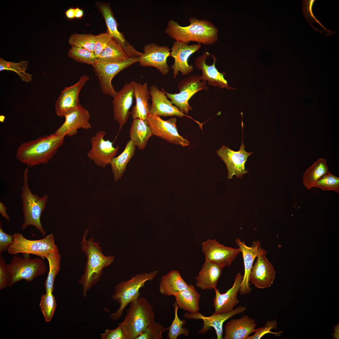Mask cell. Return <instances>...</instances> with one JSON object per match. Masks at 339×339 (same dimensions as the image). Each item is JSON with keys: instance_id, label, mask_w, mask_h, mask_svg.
I'll return each mask as SVG.
<instances>
[{"instance_id": "6da1fadb", "label": "cell", "mask_w": 339, "mask_h": 339, "mask_svg": "<svg viewBox=\"0 0 339 339\" xmlns=\"http://www.w3.org/2000/svg\"><path fill=\"white\" fill-rule=\"evenodd\" d=\"M188 21L189 25L183 26L170 19L165 32L175 41L181 43L194 41L211 45L218 40V30L210 21L195 17L190 18Z\"/></svg>"}, {"instance_id": "7a4b0ae2", "label": "cell", "mask_w": 339, "mask_h": 339, "mask_svg": "<svg viewBox=\"0 0 339 339\" xmlns=\"http://www.w3.org/2000/svg\"><path fill=\"white\" fill-rule=\"evenodd\" d=\"M65 136L54 133L24 142L17 150V158L28 167L47 164L63 144Z\"/></svg>"}, {"instance_id": "3957f363", "label": "cell", "mask_w": 339, "mask_h": 339, "mask_svg": "<svg viewBox=\"0 0 339 339\" xmlns=\"http://www.w3.org/2000/svg\"><path fill=\"white\" fill-rule=\"evenodd\" d=\"M89 232L87 229L85 230L81 241V250L87 257L84 273L79 281L82 285L84 297L88 291L99 281L103 268L110 265L114 260V256L104 255L99 243L94 242L93 238L86 239Z\"/></svg>"}, {"instance_id": "277c9868", "label": "cell", "mask_w": 339, "mask_h": 339, "mask_svg": "<svg viewBox=\"0 0 339 339\" xmlns=\"http://www.w3.org/2000/svg\"><path fill=\"white\" fill-rule=\"evenodd\" d=\"M153 308L144 298L130 303L123 320L119 324L126 339H136L154 322Z\"/></svg>"}, {"instance_id": "5b68a950", "label": "cell", "mask_w": 339, "mask_h": 339, "mask_svg": "<svg viewBox=\"0 0 339 339\" xmlns=\"http://www.w3.org/2000/svg\"><path fill=\"white\" fill-rule=\"evenodd\" d=\"M28 170L27 167L24 172L23 185L21 188L20 196L24 220L21 225V229L24 230L28 226L32 225L45 236L46 232L41 224L40 217L45 210L48 196L45 194L42 197H40L37 194L32 192L29 186Z\"/></svg>"}, {"instance_id": "8992f818", "label": "cell", "mask_w": 339, "mask_h": 339, "mask_svg": "<svg viewBox=\"0 0 339 339\" xmlns=\"http://www.w3.org/2000/svg\"><path fill=\"white\" fill-rule=\"evenodd\" d=\"M158 272L159 271L156 270L148 273L136 274L131 279L122 281L115 286L111 298L120 304V307L110 315V318L113 320L119 319L127 305L139 297L140 288L144 287L146 281L153 280Z\"/></svg>"}, {"instance_id": "52a82bcc", "label": "cell", "mask_w": 339, "mask_h": 339, "mask_svg": "<svg viewBox=\"0 0 339 339\" xmlns=\"http://www.w3.org/2000/svg\"><path fill=\"white\" fill-rule=\"evenodd\" d=\"M43 259L40 257L31 259L30 254H23V257L14 255L10 263L7 264L9 276L8 287H11L23 280L31 282L45 274L47 268Z\"/></svg>"}, {"instance_id": "ba28073f", "label": "cell", "mask_w": 339, "mask_h": 339, "mask_svg": "<svg viewBox=\"0 0 339 339\" xmlns=\"http://www.w3.org/2000/svg\"><path fill=\"white\" fill-rule=\"evenodd\" d=\"M55 238L50 234L45 238L37 240L28 239L19 233L13 234V241L7 250L9 254L19 253L35 255L43 259L48 254L58 252L55 243Z\"/></svg>"}, {"instance_id": "9c48e42d", "label": "cell", "mask_w": 339, "mask_h": 339, "mask_svg": "<svg viewBox=\"0 0 339 339\" xmlns=\"http://www.w3.org/2000/svg\"><path fill=\"white\" fill-rule=\"evenodd\" d=\"M139 58L129 57L124 61L116 62H97L93 66L94 73L98 78L102 92L113 98L117 93L111 84L113 78L119 73L135 62Z\"/></svg>"}, {"instance_id": "30bf717a", "label": "cell", "mask_w": 339, "mask_h": 339, "mask_svg": "<svg viewBox=\"0 0 339 339\" xmlns=\"http://www.w3.org/2000/svg\"><path fill=\"white\" fill-rule=\"evenodd\" d=\"M153 135L160 137L175 145L182 147L189 145V141L180 135L178 131L175 117L164 120L160 116L149 113L145 120Z\"/></svg>"}, {"instance_id": "8fae6325", "label": "cell", "mask_w": 339, "mask_h": 339, "mask_svg": "<svg viewBox=\"0 0 339 339\" xmlns=\"http://www.w3.org/2000/svg\"><path fill=\"white\" fill-rule=\"evenodd\" d=\"M106 134L105 131L100 130L91 138V148L87 154L88 157L95 164L103 168L110 164L119 149L118 146H113V142L104 139Z\"/></svg>"}, {"instance_id": "7c38bea8", "label": "cell", "mask_w": 339, "mask_h": 339, "mask_svg": "<svg viewBox=\"0 0 339 339\" xmlns=\"http://www.w3.org/2000/svg\"><path fill=\"white\" fill-rule=\"evenodd\" d=\"M201 76H192L180 82L178 86L180 92L170 94L165 92L167 97L183 113L188 114L192 109L188 104L190 98L197 92L206 87L205 82L202 81Z\"/></svg>"}, {"instance_id": "4fadbf2b", "label": "cell", "mask_w": 339, "mask_h": 339, "mask_svg": "<svg viewBox=\"0 0 339 339\" xmlns=\"http://www.w3.org/2000/svg\"><path fill=\"white\" fill-rule=\"evenodd\" d=\"M245 145L243 143V136L242 142L238 151H235L224 145L216 151L217 154L225 163L227 169V178L232 179L235 175L238 178H241L243 175L248 172L245 170V163L248 157L253 152H248L245 149Z\"/></svg>"}, {"instance_id": "5bb4252c", "label": "cell", "mask_w": 339, "mask_h": 339, "mask_svg": "<svg viewBox=\"0 0 339 339\" xmlns=\"http://www.w3.org/2000/svg\"><path fill=\"white\" fill-rule=\"evenodd\" d=\"M89 79L87 75H83L76 83L65 87L61 92L55 105L56 113L58 116L64 117L80 106L78 99L79 94Z\"/></svg>"}, {"instance_id": "9a60e30c", "label": "cell", "mask_w": 339, "mask_h": 339, "mask_svg": "<svg viewBox=\"0 0 339 339\" xmlns=\"http://www.w3.org/2000/svg\"><path fill=\"white\" fill-rule=\"evenodd\" d=\"M202 250L205 260L216 263L223 268L230 266L240 253L239 249H234L221 245L214 239H208L202 243Z\"/></svg>"}, {"instance_id": "2e32d148", "label": "cell", "mask_w": 339, "mask_h": 339, "mask_svg": "<svg viewBox=\"0 0 339 339\" xmlns=\"http://www.w3.org/2000/svg\"><path fill=\"white\" fill-rule=\"evenodd\" d=\"M143 50L144 53L138 59L140 66L155 67L163 75L168 73L169 69L167 60L170 55V49L168 46L150 43L146 45Z\"/></svg>"}, {"instance_id": "e0dca14e", "label": "cell", "mask_w": 339, "mask_h": 339, "mask_svg": "<svg viewBox=\"0 0 339 339\" xmlns=\"http://www.w3.org/2000/svg\"><path fill=\"white\" fill-rule=\"evenodd\" d=\"M135 82L132 81L125 84L122 88L117 92L112 101L114 119L119 124L120 128L126 123L130 114L129 110L134 97Z\"/></svg>"}, {"instance_id": "ac0fdd59", "label": "cell", "mask_w": 339, "mask_h": 339, "mask_svg": "<svg viewBox=\"0 0 339 339\" xmlns=\"http://www.w3.org/2000/svg\"><path fill=\"white\" fill-rule=\"evenodd\" d=\"M235 242L242 253L243 258L244 274L239 290L240 294L243 295L249 294L251 290L250 287L249 277L255 258L261 254H267V251L261 248V243L258 240L253 241L250 246L246 245L244 242L238 238L235 239Z\"/></svg>"}, {"instance_id": "d6986e66", "label": "cell", "mask_w": 339, "mask_h": 339, "mask_svg": "<svg viewBox=\"0 0 339 339\" xmlns=\"http://www.w3.org/2000/svg\"><path fill=\"white\" fill-rule=\"evenodd\" d=\"M246 309L245 306H238L233 310L225 313L213 314L207 317L204 316L197 312L194 313H185L183 317L186 319H201L203 321V326L198 331V333L205 334L211 327L213 328L216 331L218 339H223V323L228 319L234 316L243 313Z\"/></svg>"}, {"instance_id": "ffe728a7", "label": "cell", "mask_w": 339, "mask_h": 339, "mask_svg": "<svg viewBox=\"0 0 339 339\" xmlns=\"http://www.w3.org/2000/svg\"><path fill=\"white\" fill-rule=\"evenodd\" d=\"M201 47L200 43L189 45L187 43L174 42L170 50V56L174 58V62L171 66L173 71V77L175 78L180 72L183 75L190 73L193 67L188 62L190 56L197 51Z\"/></svg>"}, {"instance_id": "44dd1931", "label": "cell", "mask_w": 339, "mask_h": 339, "mask_svg": "<svg viewBox=\"0 0 339 339\" xmlns=\"http://www.w3.org/2000/svg\"><path fill=\"white\" fill-rule=\"evenodd\" d=\"M266 253L258 255L251 269L249 281L258 288H268L272 284L275 277V271L266 256Z\"/></svg>"}, {"instance_id": "7402d4cb", "label": "cell", "mask_w": 339, "mask_h": 339, "mask_svg": "<svg viewBox=\"0 0 339 339\" xmlns=\"http://www.w3.org/2000/svg\"><path fill=\"white\" fill-rule=\"evenodd\" d=\"M64 117L65 121L54 134L71 137L76 134L80 128L88 130L92 128L89 121L90 118L89 111L81 105Z\"/></svg>"}, {"instance_id": "603a6c76", "label": "cell", "mask_w": 339, "mask_h": 339, "mask_svg": "<svg viewBox=\"0 0 339 339\" xmlns=\"http://www.w3.org/2000/svg\"><path fill=\"white\" fill-rule=\"evenodd\" d=\"M149 92L152 101L149 108L150 113L159 116H175L182 117L186 116L168 99L165 92L159 89L155 85L150 87Z\"/></svg>"}, {"instance_id": "cb8c5ba5", "label": "cell", "mask_w": 339, "mask_h": 339, "mask_svg": "<svg viewBox=\"0 0 339 339\" xmlns=\"http://www.w3.org/2000/svg\"><path fill=\"white\" fill-rule=\"evenodd\" d=\"M98 8L105 20L107 31L113 39L121 45L127 51L131 57H139L142 53L137 51L127 41L122 33L118 29L117 23L109 4L100 3L97 4Z\"/></svg>"}, {"instance_id": "d4e9b609", "label": "cell", "mask_w": 339, "mask_h": 339, "mask_svg": "<svg viewBox=\"0 0 339 339\" xmlns=\"http://www.w3.org/2000/svg\"><path fill=\"white\" fill-rule=\"evenodd\" d=\"M243 278V276L240 273H238L233 286L223 293H221L216 288L214 289L215 296L213 300V306L215 309L213 314L226 313L234 309L239 302L238 295Z\"/></svg>"}, {"instance_id": "484cf974", "label": "cell", "mask_w": 339, "mask_h": 339, "mask_svg": "<svg viewBox=\"0 0 339 339\" xmlns=\"http://www.w3.org/2000/svg\"><path fill=\"white\" fill-rule=\"evenodd\" d=\"M210 55L209 53L206 51L196 59L195 65L202 71V75L201 76V80L205 82L207 81L208 84L211 85L221 88H225L228 89H234L228 85L227 81L224 77V73H220L216 67L215 64L217 59L214 55H212L213 60V64L208 65L206 63V58Z\"/></svg>"}, {"instance_id": "4316f807", "label": "cell", "mask_w": 339, "mask_h": 339, "mask_svg": "<svg viewBox=\"0 0 339 339\" xmlns=\"http://www.w3.org/2000/svg\"><path fill=\"white\" fill-rule=\"evenodd\" d=\"M257 324L256 321L244 315L238 319H232L225 326L224 339H246L255 331Z\"/></svg>"}, {"instance_id": "83f0119b", "label": "cell", "mask_w": 339, "mask_h": 339, "mask_svg": "<svg viewBox=\"0 0 339 339\" xmlns=\"http://www.w3.org/2000/svg\"><path fill=\"white\" fill-rule=\"evenodd\" d=\"M134 95L136 103L130 112L133 120H146L149 113L150 105L148 102L149 94L147 83L142 84L135 82Z\"/></svg>"}, {"instance_id": "f1b7e54d", "label": "cell", "mask_w": 339, "mask_h": 339, "mask_svg": "<svg viewBox=\"0 0 339 339\" xmlns=\"http://www.w3.org/2000/svg\"><path fill=\"white\" fill-rule=\"evenodd\" d=\"M223 269L218 265L205 260L196 277V286L202 290L214 289Z\"/></svg>"}, {"instance_id": "f546056e", "label": "cell", "mask_w": 339, "mask_h": 339, "mask_svg": "<svg viewBox=\"0 0 339 339\" xmlns=\"http://www.w3.org/2000/svg\"><path fill=\"white\" fill-rule=\"evenodd\" d=\"M189 286L184 281L180 272L174 270L163 276L159 282V291L162 294L174 296Z\"/></svg>"}, {"instance_id": "4dcf8cb0", "label": "cell", "mask_w": 339, "mask_h": 339, "mask_svg": "<svg viewBox=\"0 0 339 339\" xmlns=\"http://www.w3.org/2000/svg\"><path fill=\"white\" fill-rule=\"evenodd\" d=\"M129 133L130 140L135 146L142 150L145 148L149 138L153 135L146 121L140 119L133 120Z\"/></svg>"}, {"instance_id": "1f68e13d", "label": "cell", "mask_w": 339, "mask_h": 339, "mask_svg": "<svg viewBox=\"0 0 339 339\" xmlns=\"http://www.w3.org/2000/svg\"><path fill=\"white\" fill-rule=\"evenodd\" d=\"M189 285L188 288L180 292L175 297L179 308L190 313H194L200 309L201 295L193 285Z\"/></svg>"}, {"instance_id": "d6a6232c", "label": "cell", "mask_w": 339, "mask_h": 339, "mask_svg": "<svg viewBox=\"0 0 339 339\" xmlns=\"http://www.w3.org/2000/svg\"><path fill=\"white\" fill-rule=\"evenodd\" d=\"M135 150L136 146L130 140L127 142L121 153L112 159L110 164L115 181L121 179L126 171L127 164L135 154Z\"/></svg>"}, {"instance_id": "836d02e7", "label": "cell", "mask_w": 339, "mask_h": 339, "mask_svg": "<svg viewBox=\"0 0 339 339\" xmlns=\"http://www.w3.org/2000/svg\"><path fill=\"white\" fill-rule=\"evenodd\" d=\"M131 57L125 49L112 39L100 54L97 62H116Z\"/></svg>"}, {"instance_id": "e575fe53", "label": "cell", "mask_w": 339, "mask_h": 339, "mask_svg": "<svg viewBox=\"0 0 339 339\" xmlns=\"http://www.w3.org/2000/svg\"><path fill=\"white\" fill-rule=\"evenodd\" d=\"M328 171L326 160L319 159L304 173L303 182L304 186L308 190L314 187L316 182Z\"/></svg>"}, {"instance_id": "d590c367", "label": "cell", "mask_w": 339, "mask_h": 339, "mask_svg": "<svg viewBox=\"0 0 339 339\" xmlns=\"http://www.w3.org/2000/svg\"><path fill=\"white\" fill-rule=\"evenodd\" d=\"M45 258L48 261L49 269L45 282V288L46 293H52L55 277L60 269L61 256L57 252L48 254Z\"/></svg>"}, {"instance_id": "8d00e7d4", "label": "cell", "mask_w": 339, "mask_h": 339, "mask_svg": "<svg viewBox=\"0 0 339 339\" xmlns=\"http://www.w3.org/2000/svg\"><path fill=\"white\" fill-rule=\"evenodd\" d=\"M26 60H22L18 62H8L0 58V71H11L16 73L23 82L29 83L32 80L31 74L26 72L29 65Z\"/></svg>"}, {"instance_id": "74e56055", "label": "cell", "mask_w": 339, "mask_h": 339, "mask_svg": "<svg viewBox=\"0 0 339 339\" xmlns=\"http://www.w3.org/2000/svg\"><path fill=\"white\" fill-rule=\"evenodd\" d=\"M67 55L69 57L77 62L92 66L96 63L98 59L94 52L77 47H72L68 51Z\"/></svg>"}, {"instance_id": "f35d334b", "label": "cell", "mask_w": 339, "mask_h": 339, "mask_svg": "<svg viewBox=\"0 0 339 339\" xmlns=\"http://www.w3.org/2000/svg\"><path fill=\"white\" fill-rule=\"evenodd\" d=\"M68 42L72 47L82 48L94 52L95 39L92 34L74 33L70 37Z\"/></svg>"}, {"instance_id": "ab89813d", "label": "cell", "mask_w": 339, "mask_h": 339, "mask_svg": "<svg viewBox=\"0 0 339 339\" xmlns=\"http://www.w3.org/2000/svg\"><path fill=\"white\" fill-rule=\"evenodd\" d=\"M175 310L174 318L170 326L168 327L169 331L168 337L170 339H176L180 335L186 336H188L189 332L188 329L183 326L186 323L185 320H180L178 315V306L176 303L174 304Z\"/></svg>"}, {"instance_id": "60d3db41", "label": "cell", "mask_w": 339, "mask_h": 339, "mask_svg": "<svg viewBox=\"0 0 339 339\" xmlns=\"http://www.w3.org/2000/svg\"><path fill=\"white\" fill-rule=\"evenodd\" d=\"M39 305L45 321L47 322H50L57 306L56 301L52 293H46L42 295Z\"/></svg>"}, {"instance_id": "b9f144b4", "label": "cell", "mask_w": 339, "mask_h": 339, "mask_svg": "<svg viewBox=\"0 0 339 339\" xmlns=\"http://www.w3.org/2000/svg\"><path fill=\"white\" fill-rule=\"evenodd\" d=\"M314 187L339 193V178L328 171L316 182Z\"/></svg>"}, {"instance_id": "7bdbcfd3", "label": "cell", "mask_w": 339, "mask_h": 339, "mask_svg": "<svg viewBox=\"0 0 339 339\" xmlns=\"http://www.w3.org/2000/svg\"><path fill=\"white\" fill-rule=\"evenodd\" d=\"M168 330V327L166 328L159 323L154 321L136 339H161L162 333Z\"/></svg>"}, {"instance_id": "ee69618b", "label": "cell", "mask_w": 339, "mask_h": 339, "mask_svg": "<svg viewBox=\"0 0 339 339\" xmlns=\"http://www.w3.org/2000/svg\"><path fill=\"white\" fill-rule=\"evenodd\" d=\"M277 323L276 320L266 321L265 325L262 327L256 329L255 334L251 336H248L246 339H260L264 335L268 333H271L275 335H279L280 332H273L270 331L272 329L277 328Z\"/></svg>"}, {"instance_id": "f6af8a7d", "label": "cell", "mask_w": 339, "mask_h": 339, "mask_svg": "<svg viewBox=\"0 0 339 339\" xmlns=\"http://www.w3.org/2000/svg\"><path fill=\"white\" fill-rule=\"evenodd\" d=\"M95 48L94 53L98 58L106 46L113 39L112 36L106 32L95 35Z\"/></svg>"}, {"instance_id": "bcb514c9", "label": "cell", "mask_w": 339, "mask_h": 339, "mask_svg": "<svg viewBox=\"0 0 339 339\" xmlns=\"http://www.w3.org/2000/svg\"><path fill=\"white\" fill-rule=\"evenodd\" d=\"M9 276L4 258L0 256V289L8 286Z\"/></svg>"}, {"instance_id": "7dc6e473", "label": "cell", "mask_w": 339, "mask_h": 339, "mask_svg": "<svg viewBox=\"0 0 339 339\" xmlns=\"http://www.w3.org/2000/svg\"><path fill=\"white\" fill-rule=\"evenodd\" d=\"M2 221L0 223V254L5 252L12 244L13 241V235L5 233L3 229Z\"/></svg>"}, {"instance_id": "c3c4849f", "label": "cell", "mask_w": 339, "mask_h": 339, "mask_svg": "<svg viewBox=\"0 0 339 339\" xmlns=\"http://www.w3.org/2000/svg\"><path fill=\"white\" fill-rule=\"evenodd\" d=\"M100 336L102 339H126L119 324L114 329H107L104 333L100 334Z\"/></svg>"}, {"instance_id": "681fc988", "label": "cell", "mask_w": 339, "mask_h": 339, "mask_svg": "<svg viewBox=\"0 0 339 339\" xmlns=\"http://www.w3.org/2000/svg\"><path fill=\"white\" fill-rule=\"evenodd\" d=\"M0 213L2 216L8 222H10L9 216L7 213V207L1 202H0Z\"/></svg>"}, {"instance_id": "f907efd6", "label": "cell", "mask_w": 339, "mask_h": 339, "mask_svg": "<svg viewBox=\"0 0 339 339\" xmlns=\"http://www.w3.org/2000/svg\"><path fill=\"white\" fill-rule=\"evenodd\" d=\"M66 16L69 19H73L75 18L74 8H70L65 12Z\"/></svg>"}, {"instance_id": "816d5d0a", "label": "cell", "mask_w": 339, "mask_h": 339, "mask_svg": "<svg viewBox=\"0 0 339 339\" xmlns=\"http://www.w3.org/2000/svg\"><path fill=\"white\" fill-rule=\"evenodd\" d=\"M75 18H81L83 16V11L78 8H74Z\"/></svg>"}]
</instances>
